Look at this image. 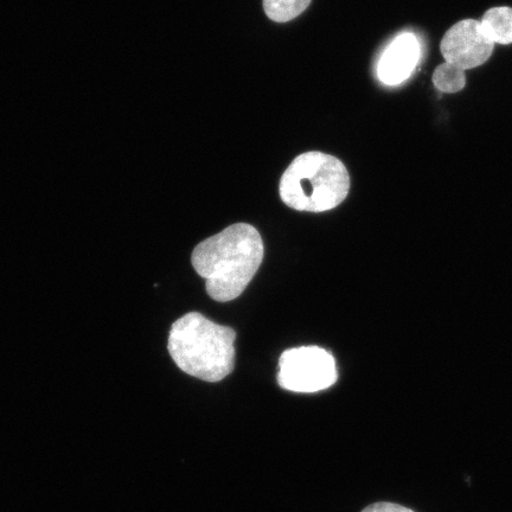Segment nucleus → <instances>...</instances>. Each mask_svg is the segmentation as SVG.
I'll return each mask as SVG.
<instances>
[{"label": "nucleus", "instance_id": "obj_10", "mask_svg": "<svg viewBox=\"0 0 512 512\" xmlns=\"http://www.w3.org/2000/svg\"><path fill=\"white\" fill-rule=\"evenodd\" d=\"M362 512H414L411 509L402 507V505L394 504V503H375L370 505L367 509H364Z\"/></svg>", "mask_w": 512, "mask_h": 512}, {"label": "nucleus", "instance_id": "obj_2", "mask_svg": "<svg viewBox=\"0 0 512 512\" xmlns=\"http://www.w3.org/2000/svg\"><path fill=\"white\" fill-rule=\"evenodd\" d=\"M236 332L198 312L172 325L168 349L178 368L207 382H220L234 370Z\"/></svg>", "mask_w": 512, "mask_h": 512}, {"label": "nucleus", "instance_id": "obj_7", "mask_svg": "<svg viewBox=\"0 0 512 512\" xmlns=\"http://www.w3.org/2000/svg\"><path fill=\"white\" fill-rule=\"evenodd\" d=\"M484 35L492 43L508 46L512 44V9L507 6L492 8L485 12L482 21Z\"/></svg>", "mask_w": 512, "mask_h": 512}, {"label": "nucleus", "instance_id": "obj_5", "mask_svg": "<svg viewBox=\"0 0 512 512\" xmlns=\"http://www.w3.org/2000/svg\"><path fill=\"white\" fill-rule=\"evenodd\" d=\"M494 49L495 43L484 35L482 25L476 19H464L453 25L440 43L445 62L464 72L483 66Z\"/></svg>", "mask_w": 512, "mask_h": 512}, {"label": "nucleus", "instance_id": "obj_8", "mask_svg": "<svg viewBox=\"0 0 512 512\" xmlns=\"http://www.w3.org/2000/svg\"><path fill=\"white\" fill-rule=\"evenodd\" d=\"M433 85L438 91L447 94H456L466 86V75L464 70L444 62L434 70Z\"/></svg>", "mask_w": 512, "mask_h": 512}, {"label": "nucleus", "instance_id": "obj_9", "mask_svg": "<svg viewBox=\"0 0 512 512\" xmlns=\"http://www.w3.org/2000/svg\"><path fill=\"white\" fill-rule=\"evenodd\" d=\"M310 3L311 0H264V9L272 21L285 23L303 14Z\"/></svg>", "mask_w": 512, "mask_h": 512}, {"label": "nucleus", "instance_id": "obj_1", "mask_svg": "<svg viewBox=\"0 0 512 512\" xmlns=\"http://www.w3.org/2000/svg\"><path fill=\"white\" fill-rule=\"evenodd\" d=\"M265 247L251 224L236 223L204 240L192 252L196 272L207 280V292L216 302L241 296L264 260Z\"/></svg>", "mask_w": 512, "mask_h": 512}, {"label": "nucleus", "instance_id": "obj_4", "mask_svg": "<svg viewBox=\"0 0 512 512\" xmlns=\"http://www.w3.org/2000/svg\"><path fill=\"white\" fill-rule=\"evenodd\" d=\"M337 379L335 358L325 349H290L280 357L279 386L291 392L317 393L334 386Z\"/></svg>", "mask_w": 512, "mask_h": 512}, {"label": "nucleus", "instance_id": "obj_6", "mask_svg": "<svg viewBox=\"0 0 512 512\" xmlns=\"http://www.w3.org/2000/svg\"><path fill=\"white\" fill-rule=\"evenodd\" d=\"M420 56L421 47L418 37L411 32H405L396 37L384 50L377 66L379 80L386 86L401 85L411 78L418 66Z\"/></svg>", "mask_w": 512, "mask_h": 512}, {"label": "nucleus", "instance_id": "obj_3", "mask_svg": "<svg viewBox=\"0 0 512 512\" xmlns=\"http://www.w3.org/2000/svg\"><path fill=\"white\" fill-rule=\"evenodd\" d=\"M280 197L299 211L323 213L347 198L350 176L341 160L322 152H307L294 159L280 181Z\"/></svg>", "mask_w": 512, "mask_h": 512}]
</instances>
